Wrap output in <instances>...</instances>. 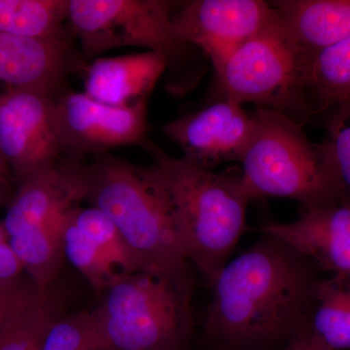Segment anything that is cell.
<instances>
[{
    "mask_svg": "<svg viewBox=\"0 0 350 350\" xmlns=\"http://www.w3.org/2000/svg\"><path fill=\"white\" fill-rule=\"evenodd\" d=\"M59 129L68 158L81 160L126 145L146 144L147 100L128 107H112L85 93L57 98ZM82 161V160H81Z\"/></svg>",
    "mask_w": 350,
    "mask_h": 350,
    "instance_id": "30bf717a",
    "label": "cell"
},
{
    "mask_svg": "<svg viewBox=\"0 0 350 350\" xmlns=\"http://www.w3.org/2000/svg\"><path fill=\"white\" fill-rule=\"evenodd\" d=\"M223 350H237V349H229V347H225L224 349Z\"/></svg>",
    "mask_w": 350,
    "mask_h": 350,
    "instance_id": "f1b7e54d",
    "label": "cell"
},
{
    "mask_svg": "<svg viewBox=\"0 0 350 350\" xmlns=\"http://www.w3.org/2000/svg\"><path fill=\"white\" fill-rule=\"evenodd\" d=\"M167 64L155 52L98 59L89 66L85 94L112 107H128L147 100Z\"/></svg>",
    "mask_w": 350,
    "mask_h": 350,
    "instance_id": "2e32d148",
    "label": "cell"
},
{
    "mask_svg": "<svg viewBox=\"0 0 350 350\" xmlns=\"http://www.w3.org/2000/svg\"><path fill=\"white\" fill-rule=\"evenodd\" d=\"M299 42L315 54L350 38V0L269 2Z\"/></svg>",
    "mask_w": 350,
    "mask_h": 350,
    "instance_id": "e0dca14e",
    "label": "cell"
},
{
    "mask_svg": "<svg viewBox=\"0 0 350 350\" xmlns=\"http://www.w3.org/2000/svg\"><path fill=\"white\" fill-rule=\"evenodd\" d=\"M313 55L275 9L269 24L215 71L221 98L254 103L304 126L313 116L308 94Z\"/></svg>",
    "mask_w": 350,
    "mask_h": 350,
    "instance_id": "8992f818",
    "label": "cell"
},
{
    "mask_svg": "<svg viewBox=\"0 0 350 350\" xmlns=\"http://www.w3.org/2000/svg\"><path fill=\"white\" fill-rule=\"evenodd\" d=\"M310 260L264 234L208 283L204 334L237 350L292 340L308 319L319 282Z\"/></svg>",
    "mask_w": 350,
    "mask_h": 350,
    "instance_id": "6da1fadb",
    "label": "cell"
},
{
    "mask_svg": "<svg viewBox=\"0 0 350 350\" xmlns=\"http://www.w3.org/2000/svg\"><path fill=\"white\" fill-rule=\"evenodd\" d=\"M308 94L313 116L350 101V38L313 55Z\"/></svg>",
    "mask_w": 350,
    "mask_h": 350,
    "instance_id": "ffe728a7",
    "label": "cell"
},
{
    "mask_svg": "<svg viewBox=\"0 0 350 350\" xmlns=\"http://www.w3.org/2000/svg\"><path fill=\"white\" fill-rule=\"evenodd\" d=\"M62 241L64 258L100 294L122 278L148 268L107 214L94 206H78L66 213Z\"/></svg>",
    "mask_w": 350,
    "mask_h": 350,
    "instance_id": "8fae6325",
    "label": "cell"
},
{
    "mask_svg": "<svg viewBox=\"0 0 350 350\" xmlns=\"http://www.w3.org/2000/svg\"><path fill=\"white\" fill-rule=\"evenodd\" d=\"M323 140L342 198L350 199V101L331 109Z\"/></svg>",
    "mask_w": 350,
    "mask_h": 350,
    "instance_id": "603a6c76",
    "label": "cell"
},
{
    "mask_svg": "<svg viewBox=\"0 0 350 350\" xmlns=\"http://www.w3.org/2000/svg\"><path fill=\"white\" fill-rule=\"evenodd\" d=\"M282 350H310L306 345L305 340L301 338L300 335L297 334L296 336L289 342L286 347Z\"/></svg>",
    "mask_w": 350,
    "mask_h": 350,
    "instance_id": "484cf974",
    "label": "cell"
},
{
    "mask_svg": "<svg viewBox=\"0 0 350 350\" xmlns=\"http://www.w3.org/2000/svg\"><path fill=\"white\" fill-rule=\"evenodd\" d=\"M107 214L146 266L189 264L162 182L152 165L138 167L107 153L87 165L86 199Z\"/></svg>",
    "mask_w": 350,
    "mask_h": 350,
    "instance_id": "277c9868",
    "label": "cell"
},
{
    "mask_svg": "<svg viewBox=\"0 0 350 350\" xmlns=\"http://www.w3.org/2000/svg\"><path fill=\"white\" fill-rule=\"evenodd\" d=\"M253 130L252 113L227 98L163 126V133L183 152L184 162L207 170L222 163L241 162Z\"/></svg>",
    "mask_w": 350,
    "mask_h": 350,
    "instance_id": "7c38bea8",
    "label": "cell"
},
{
    "mask_svg": "<svg viewBox=\"0 0 350 350\" xmlns=\"http://www.w3.org/2000/svg\"><path fill=\"white\" fill-rule=\"evenodd\" d=\"M0 151L19 186L68 159L57 98L20 89L0 94Z\"/></svg>",
    "mask_w": 350,
    "mask_h": 350,
    "instance_id": "ba28073f",
    "label": "cell"
},
{
    "mask_svg": "<svg viewBox=\"0 0 350 350\" xmlns=\"http://www.w3.org/2000/svg\"><path fill=\"white\" fill-rule=\"evenodd\" d=\"M144 147L153 158L186 258L209 283L243 232L251 199L241 172L214 174L167 155L148 140Z\"/></svg>",
    "mask_w": 350,
    "mask_h": 350,
    "instance_id": "7a4b0ae2",
    "label": "cell"
},
{
    "mask_svg": "<svg viewBox=\"0 0 350 350\" xmlns=\"http://www.w3.org/2000/svg\"><path fill=\"white\" fill-rule=\"evenodd\" d=\"M69 0H0V31L23 38H69Z\"/></svg>",
    "mask_w": 350,
    "mask_h": 350,
    "instance_id": "d6986e66",
    "label": "cell"
},
{
    "mask_svg": "<svg viewBox=\"0 0 350 350\" xmlns=\"http://www.w3.org/2000/svg\"><path fill=\"white\" fill-rule=\"evenodd\" d=\"M59 310L50 292L0 329V350H42L44 338Z\"/></svg>",
    "mask_w": 350,
    "mask_h": 350,
    "instance_id": "44dd1931",
    "label": "cell"
},
{
    "mask_svg": "<svg viewBox=\"0 0 350 350\" xmlns=\"http://www.w3.org/2000/svg\"><path fill=\"white\" fill-rule=\"evenodd\" d=\"M8 241V237H7L3 225H2V223H0V243H3V241Z\"/></svg>",
    "mask_w": 350,
    "mask_h": 350,
    "instance_id": "83f0119b",
    "label": "cell"
},
{
    "mask_svg": "<svg viewBox=\"0 0 350 350\" xmlns=\"http://www.w3.org/2000/svg\"><path fill=\"white\" fill-rule=\"evenodd\" d=\"M298 334L310 350H350V278H319Z\"/></svg>",
    "mask_w": 350,
    "mask_h": 350,
    "instance_id": "ac0fdd59",
    "label": "cell"
},
{
    "mask_svg": "<svg viewBox=\"0 0 350 350\" xmlns=\"http://www.w3.org/2000/svg\"><path fill=\"white\" fill-rule=\"evenodd\" d=\"M42 350H103L90 310L59 315L46 333Z\"/></svg>",
    "mask_w": 350,
    "mask_h": 350,
    "instance_id": "7402d4cb",
    "label": "cell"
},
{
    "mask_svg": "<svg viewBox=\"0 0 350 350\" xmlns=\"http://www.w3.org/2000/svg\"><path fill=\"white\" fill-rule=\"evenodd\" d=\"M251 113L254 130L241 161V184L251 200L286 198L308 209L342 199L324 142L308 139L304 126L282 113Z\"/></svg>",
    "mask_w": 350,
    "mask_h": 350,
    "instance_id": "5b68a950",
    "label": "cell"
},
{
    "mask_svg": "<svg viewBox=\"0 0 350 350\" xmlns=\"http://www.w3.org/2000/svg\"><path fill=\"white\" fill-rule=\"evenodd\" d=\"M75 66L69 38L45 40L0 31V81L9 89L56 96Z\"/></svg>",
    "mask_w": 350,
    "mask_h": 350,
    "instance_id": "9a60e30c",
    "label": "cell"
},
{
    "mask_svg": "<svg viewBox=\"0 0 350 350\" xmlns=\"http://www.w3.org/2000/svg\"><path fill=\"white\" fill-rule=\"evenodd\" d=\"M87 165L68 158L19 186L2 225L7 237L64 225L66 213L86 199Z\"/></svg>",
    "mask_w": 350,
    "mask_h": 350,
    "instance_id": "4fadbf2b",
    "label": "cell"
},
{
    "mask_svg": "<svg viewBox=\"0 0 350 350\" xmlns=\"http://www.w3.org/2000/svg\"><path fill=\"white\" fill-rule=\"evenodd\" d=\"M11 187L7 177L0 175V206L5 204L7 200L10 197Z\"/></svg>",
    "mask_w": 350,
    "mask_h": 350,
    "instance_id": "d4e9b609",
    "label": "cell"
},
{
    "mask_svg": "<svg viewBox=\"0 0 350 350\" xmlns=\"http://www.w3.org/2000/svg\"><path fill=\"white\" fill-rule=\"evenodd\" d=\"M176 6L167 0H69V29L86 59L130 46L158 53L174 70L195 49L175 38Z\"/></svg>",
    "mask_w": 350,
    "mask_h": 350,
    "instance_id": "52a82bcc",
    "label": "cell"
},
{
    "mask_svg": "<svg viewBox=\"0 0 350 350\" xmlns=\"http://www.w3.org/2000/svg\"><path fill=\"white\" fill-rule=\"evenodd\" d=\"M264 234L282 239L330 276L350 278V199L305 209L293 222L269 223Z\"/></svg>",
    "mask_w": 350,
    "mask_h": 350,
    "instance_id": "5bb4252c",
    "label": "cell"
},
{
    "mask_svg": "<svg viewBox=\"0 0 350 350\" xmlns=\"http://www.w3.org/2000/svg\"><path fill=\"white\" fill-rule=\"evenodd\" d=\"M193 266H151L100 294L90 310L103 350H181L194 329Z\"/></svg>",
    "mask_w": 350,
    "mask_h": 350,
    "instance_id": "3957f363",
    "label": "cell"
},
{
    "mask_svg": "<svg viewBox=\"0 0 350 350\" xmlns=\"http://www.w3.org/2000/svg\"><path fill=\"white\" fill-rule=\"evenodd\" d=\"M0 175L7 177V178L11 175L10 170H9L8 165H7L5 159H4L3 155H2L1 151H0Z\"/></svg>",
    "mask_w": 350,
    "mask_h": 350,
    "instance_id": "4316f807",
    "label": "cell"
},
{
    "mask_svg": "<svg viewBox=\"0 0 350 350\" xmlns=\"http://www.w3.org/2000/svg\"><path fill=\"white\" fill-rule=\"evenodd\" d=\"M275 14L261 0H193L174 11L172 29L177 40L202 51L216 71Z\"/></svg>",
    "mask_w": 350,
    "mask_h": 350,
    "instance_id": "9c48e42d",
    "label": "cell"
},
{
    "mask_svg": "<svg viewBox=\"0 0 350 350\" xmlns=\"http://www.w3.org/2000/svg\"><path fill=\"white\" fill-rule=\"evenodd\" d=\"M48 291H41L25 273L10 282H0V329L38 304Z\"/></svg>",
    "mask_w": 350,
    "mask_h": 350,
    "instance_id": "cb8c5ba5",
    "label": "cell"
}]
</instances>
